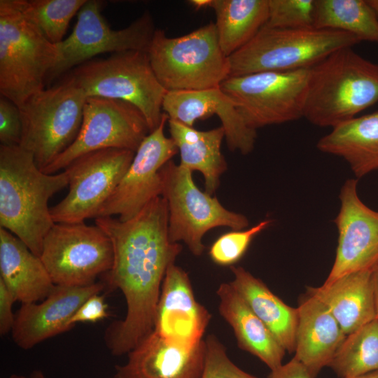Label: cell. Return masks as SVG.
<instances>
[{
    "label": "cell",
    "instance_id": "cell-1",
    "mask_svg": "<svg viewBox=\"0 0 378 378\" xmlns=\"http://www.w3.org/2000/svg\"><path fill=\"white\" fill-rule=\"evenodd\" d=\"M95 225L113 246V265L106 281L110 287L121 290L126 302L125 318L113 322L104 334L110 352L120 356L153 330L165 273L175 263L182 246L169 239L168 207L162 196L128 220L98 217Z\"/></svg>",
    "mask_w": 378,
    "mask_h": 378
},
{
    "label": "cell",
    "instance_id": "cell-2",
    "mask_svg": "<svg viewBox=\"0 0 378 378\" xmlns=\"http://www.w3.org/2000/svg\"><path fill=\"white\" fill-rule=\"evenodd\" d=\"M69 185L64 170L46 174L33 155L20 146L0 144V225L22 240L36 255L54 225L50 198Z\"/></svg>",
    "mask_w": 378,
    "mask_h": 378
},
{
    "label": "cell",
    "instance_id": "cell-3",
    "mask_svg": "<svg viewBox=\"0 0 378 378\" xmlns=\"http://www.w3.org/2000/svg\"><path fill=\"white\" fill-rule=\"evenodd\" d=\"M378 102V64L352 47L339 49L310 68L304 118L332 128Z\"/></svg>",
    "mask_w": 378,
    "mask_h": 378
},
{
    "label": "cell",
    "instance_id": "cell-4",
    "mask_svg": "<svg viewBox=\"0 0 378 378\" xmlns=\"http://www.w3.org/2000/svg\"><path fill=\"white\" fill-rule=\"evenodd\" d=\"M59 56L22 13L19 0H0V94L21 106L43 90Z\"/></svg>",
    "mask_w": 378,
    "mask_h": 378
},
{
    "label": "cell",
    "instance_id": "cell-5",
    "mask_svg": "<svg viewBox=\"0 0 378 378\" xmlns=\"http://www.w3.org/2000/svg\"><path fill=\"white\" fill-rule=\"evenodd\" d=\"M147 54L167 91L216 88L230 77L229 58L220 48L213 22L178 37L155 29Z\"/></svg>",
    "mask_w": 378,
    "mask_h": 378
},
{
    "label": "cell",
    "instance_id": "cell-6",
    "mask_svg": "<svg viewBox=\"0 0 378 378\" xmlns=\"http://www.w3.org/2000/svg\"><path fill=\"white\" fill-rule=\"evenodd\" d=\"M360 41L343 31L263 27L229 58L230 76L312 68L333 52Z\"/></svg>",
    "mask_w": 378,
    "mask_h": 378
},
{
    "label": "cell",
    "instance_id": "cell-7",
    "mask_svg": "<svg viewBox=\"0 0 378 378\" xmlns=\"http://www.w3.org/2000/svg\"><path fill=\"white\" fill-rule=\"evenodd\" d=\"M88 97L120 99L138 108L150 132L160 124L166 89L157 78L146 52L128 50L90 59L67 75Z\"/></svg>",
    "mask_w": 378,
    "mask_h": 378
},
{
    "label": "cell",
    "instance_id": "cell-8",
    "mask_svg": "<svg viewBox=\"0 0 378 378\" xmlns=\"http://www.w3.org/2000/svg\"><path fill=\"white\" fill-rule=\"evenodd\" d=\"M86 99L84 91L66 76L19 106L22 120L20 146L33 155L41 171L76 139Z\"/></svg>",
    "mask_w": 378,
    "mask_h": 378
},
{
    "label": "cell",
    "instance_id": "cell-9",
    "mask_svg": "<svg viewBox=\"0 0 378 378\" xmlns=\"http://www.w3.org/2000/svg\"><path fill=\"white\" fill-rule=\"evenodd\" d=\"M160 176L161 196L168 207L169 239L175 243L183 241L193 255L202 254V239L209 230L222 226L232 230L248 227L246 216L225 209L216 197L200 190L190 170L170 160L161 168Z\"/></svg>",
    "mask_w": 378,
    "mask_h": 378
},
{
    "label": "cell",
    "instance_id": "cell-10",
    "mask_svg": "<svg viewBox=\"0 0 378 378\" xmlns=\"http://www.w3.org/2000/svg\"><path fill=\"white\" fill-rule=\"evenodd\" d=\"M310 68L230 76L220 85L251 129L304 117Z\"/></svg>",
    "mask_w": 378,
    "mask_h": 378
},
{
    "label": "cell",
    "instance_id": "cell-11",
    "mask_svg": "<svg viewBox=\"0 0 378 378\" xmlns=\"http://www.w3.org/2000/svg\"><path fill=\"white\" fill-rule=\"evenodd\" d=\"M40 258L55 285L84 286L111 270L113 251L97 225L55 223L44 237Z\"/></svg>",
    "mask_w": 378,
    "mask_h": 378
},
{
    "label": "cell",
    "instance_id": "cell-12",
    "mask_svg": "<svg viewBox=\"0 0 378 378\" xmlns=\"http://www.w3.org/2000/svg\"><path fill=\"white\" fill-rule=\"evenodd\" d=\"M149 133L146 118L134 105L120 99L88 97L76 139L42 172L58 173L77 158L96 150L118 148L136 152Z\"/></svg>",
    "mask_w": 378,
    "mask_h": 378
},
{
    "label": "cell",
    "instance_id": "cell-13",
    "mask_svg": "<svg viewBox=\"0 0 378 378\" xmlns=\"http://www.w3.org/2000/svg\"><path fill=\"white\" fill-rule=\"evenodd\" d=\"M102 6L99 1L87 0L82 6L71 34L57 44V62L47 80H52L101 53L128 50L147 52L155 31L150 14L146 12L128 27L115 30L102 16Z\"/></svg>",
    "mask_w": 378,
    "mask_h": 378
},
{
    "label": "cell",
    "instance_id": "cell-14",
    "mask_svg": "<svg viewBox=\"0 0 378 378\" xmlns=\"http://www.w3.org/2000/svg\"><path fill=\"white\" fill-rule=\"evenodd\" d=\"M135 152L107 148L83 155L64 169L69 178L65 197L50 208L55 223H81L97 214L130 167Z\"/></svg>",
    "mask_w": 378,
    "mask_h": 378
},
{
    "label": "cell",
    "instance_id": "cell-15",
    "mask_svg": "<svg viewBox=\"0 0 378 378\" xmlns=\"http://www.w3.org/2000/svg\"><path fill=\"white\" fill-rule=\"evenodd\" d=\"M169 119L163 113L160 125L143 140L134 158L97 218L118 216L122 221L136 216L162 194L160 169L178 151L164 128Z\"/></svg>",
    "mask_w": 378,
    "mask_h": 378
},
{
    "label": "cell",
    "instance_id": "cell-16",
    "mask_svg": "<svg viewBox=\"0 0 378 378\" xmlns=\"http://www.w3.org/2000/svg\"><path fill=\"white\" fill-rule=\"evenodd\" d=\"M357 186V178H349L341 188L340 207L334 220L337 247L324 283L351 272L372 270L378 265V211L361 201Z\"/></svg>",
    "mask_w": 378,
    "mask_h": 378
},
{
    "label": "cell",
    "instance_id": "cell-17",
    "mask_svg": "<svg viewBox=\"0 0 378 378\" xmlns=\"http://www.w3.org/2000/svg\"><path fill=\"white\" fill-rule=\"evenodd\" d=\"M211 318L195 299L188 273L175 263L165 273L153 330L165 340L191 349L198 345Z\"/></svg>",
    "mask_w": 378,
    "mask_h": 378
},
{
    "label": "cell",
    "instance_id": "cell-18",
    "mask_svg": "<svg viewBox=\"0 0 378 378\" xmlns=\"http://www.w3.org/2000/svg\"><path fill=\"white\" fill-rule=\"evenodd\" d=\"M104 288L100 282L84 286L55 285L42 302L22 304L15 315L13 341L18 347L29 349L70 330L71 320L78 308Z\"/></svg>",
    "mask_w": 378,
    "mask_h": 378
},
{
    "label": "cell",
    "instance_id": "cell-19",
    "mask_svg": "<svg viewBox=\"0 0 378 378\" xmlns=\"http://www.w3.org/2000/svg\"><path fill=\"white\" fill-rule=\"evenodd\" d=\"M162 111L169 119L192 127L197 120L216 115L225 130L226 143L231 151L246 155L254 148L256 130L246 124L234 102L220 86L199 90L167 91Z\"/></svg>",
    "mask_w": 378,
    "mask_h": 378
},
{
    "label": "cell",
    "instance_id": "cell-20",
    "mask_svg": "<svg viewBox=\"0 0 378 378\" xmlns=\"http://www.w3.org/2000/svg\"><path fill=\"white\" fill-rule=\"evenodd\" d=\"M127 354V362L115 366L114 378H201L205 342L188 349L153 330Z\"/></svg>",
    "mask_w": 378,
    "mask_h": 378
},
{
    "label": "cell",
    "instance_id": "cell-21",
    "mask_svg": "<svg viewBox=\"0 0 378 378\" xmlns=\"http://www.w3.org/2000/svg\"><path fill=\"white\" fill-rule=\"evenodd\" d=\"M295 356L315 378L329 366L346 335L328 307L307 293L298 307Z\"/></svg>",
    "mask_w": 378,
    "mask_h": 378
},
{
    "label": "cell",
    "instance_id": "cell-22",
    "mask_svg": "<svg viewBox=\"0 0 378 378\" xmlns=\"http://www.w3.org/2000/svg\"><path fill=\"white\" fill-rule=\"evenodd\" d=\"M0 279L22 304L45 299L55 286L41 258L0 227Z\"/></svg>",
    "mask_w": 378,
    "mask_h": 378
},
{
    "label": "cell",
    "instance_id": "cell-23",
    "mask_svg": "<svg viewBox=\"0 0 378 378\" xmlns=\"http://www.w3.org/2000/svg\"><path fill=\"white\" fill-rule=\"evenodd\" d=\"M372 270L351 272L318 287H307V293L323 302L346 335L375 319Z\"/></svg>",
    "mask_w": 378,
    "mask_h": 378
},
{
    "label": "cell",
    "instance_id": "cell-24",
    "mask_svg": "<svg viewBox=\"0 0 378 378\" xmlns=\"http://www.w3.org/2000/svg\"><path fill=\"white\" fill-rule=\"evenodd\" d=\"M216 294L220 314L232 328L238 346L258 358L271 371L281 366L286 350L231 284H220Z\"/></svg>",
    "mask_w": 378,
    "mask_h": 378
},
{
    "label": "cell",
    "instance_id": "cell-25",
    "mask_svg": "<svg viewBox=\"0 0 378 378\" xmlns=\"http://www.w3.org/2000/svg\"><path fill=\"white\" fill-rule=\"evenodd\" d=\"M317 148L343 158L356 178L378 169V111L354 117L321 138Z\"/></svg>",
    "mask_w": 378,
    "mask_h": 378
},
{
    "label": "cell",
    "instance_id": "cell-26",
    "mask_svg": "<svg viewBox=\"0 0 378 378\" xmlns=\"http://www.w3.org/2000/svg\"><path fill=\"white\" fill-rule=\"evenodd\" d=\"M170 138L180 153L179 165L191 172L198 171L204 179L205 192L212 195L220 185V177L227 164L221 153L225 130L220 126L200 131L183 123L168 119Z\"/></svg>",
    "mask_w": 378,
    "mask_h": 378
},
{
    "label": "cell",
    "instance_id": "cell-27",
    "mask_svg": "<svg viewBox=\"0 0 378 378\" xmlns=\"http://www.w3.org/2000/svg\"><path fill=\"white\" fill-rule=\"evenodd\" d=\"M230 282L254 314L288 353L295 351L298 308L284 303L259 279L242 267L231 266Z\"/></svg>",
    "mask_w": 378,
    "mask_h": 378
},
{
    "label": "cell",
    "instance_id": "cell-28",
    "mask_svg": "<svg viewBox=\"0 0 378 378\" xmlns=\"http://www.w3.org/2000/svg\"><path fill=\"white\" fill-rule=\"evenodd\" d=\"M223 52L230 57L248 43L266 24L268 0H210Z\"/></svg>",
    "mask_w": 378,
    "mask_h": 378
},
{
    "label": "cell",
    "instance_id": "cell-29",
    "mask_svg": "<svg viewBox=\"0 0 378 378\" xmlns=\"http://www.w3.org/2000/svg\"><path fill=\"white\" fill-rule=\"evenodd\" d=\"M313 26L378 43V20L367 0H315Z\"/></svg>",
    "mask_w": 378,
    "mask_h": 378
},
{
    "label": "cell",
    "instance_id": "cell-30",
    "mask_svg": "<svg viewBox=\"0 0 378 378\" xmlns=\"http://www.w3.org/2000/svg\"><path fill=\"white\" fill-rule=\"evenodd\" d=\"M328 367L342 378L378 371V321L346 335Z\"/></svg>",
    "mask_w": 378,
    "mask_h": 378
},
{
    "label": "cell",
    "instance_id": "cell-31",
    "mask_svg": "<svg viewBox=\"0 0 378 378\" xmlns=\"http://www.w3.org/2000/svg\"><path fill=\"white\" fill-rule=\"evenodd\" d=\"M24 15L52 43L64 40L69 24L87 0H19Z\"/></svg>",
    "mask_w": 378,
    "mask_h": 378
},
{
    "label": "cell",
    "instance_id": "cell-32",
    "mask_svg": "<svg viewBox=\"0 0 378 378\" xmlns=\"http://www.w3.org/2000/svg\"><path fill=\"white\" fill-rule=\"evenodd\" d=\"M271 223L272 220L267 219L251 227L232 230L220 235L209 249L211 260L221 266H232L243 257L253 238Z\"/></svg>",
    "mask_w": 378,
    "mask_h": 378
},
{
    "label": "cell",
    "instance_id": "cell-33",
    "mask_svg": "<svg viewBox=\"0 0 378 378\" xmlns=\"http://www.w3.org/2000/svg\"><path fill=\"white\" fill-rule=\"evenodd\" d=\"M269 17L264 27L277 29L314 27L315 0H268Z\"/></svg>",
    "mask_w": 378,
    "mask_h": 378
},
{
    "label": "cell",
    "instance_id": "cell-34",
    "mask_svg": "<svg viewBox=\"0 0 378 378\" xmlns=\"http://www.w3.org/2000/svg\"><path fill=\"white\" fill-rule=\"evenodd\" d=\"M205 360L201 378H260L237 366L228 357L225 346L214 335L204 340Z\"/></svg>",
    "mask_w": 378,
    "mask_h": 378
},
{
    "label": "cell",
    "instance_id": "cell-35",
    "mask_svg": "<svg viewBox=\"0 0 378 378\" xmlns=\"http://www.w3.org/2000/svg\"><path fill=\"white\" fill-rule=\"evenodd\" d=\"M22 120L19 106L8 98L0 97V142L4 146H20Z\"/></svg>",
    "mask_w": 378,
    "mask_h": 378
},
{
    "label": "cell",
    "instance_id": "cell-36",
    "mask_svg": "<svg viewBox=\"0 0 378 378\" xmlns=\"http://www.w3.org/2000/svg\"><path fill=\"white\" fill-rule=\"evenodd\" d=\"M104 298V295L99 293L90 297L76 311L71 320V325L74 327L80 322L94 323L108 316V305Z\"/></svg>",
    "mask_w": 378,
    "mask_h": 378
},
{
    "label": "cell",
    "instance_id": "cell-37",
    "mask_svg": "<svg viewBox=\"0 0 378 378\" xmlns=\"http://www.w3.org/2000/svg\"><path fill=\"white\" fill-rule=\"evenodd\" d=\"M16 302L11 291L0 279V334L5 335L11 332L15 315L13 312V304Z\"/></svg>",
    "mask_w": 378,
    "mask_h": 378
},
{
    "label": "cell",
    "instance_id": "cell-38",
    "mask_svg": "<svg viewBox=\"0 0 378 378\" xmlns=\"http://www.w3.org/2000/svg\"><path fill=\"white\" fill-rule=\"evenodd\" d=\"M269 378H314L295 358L271 371Z\"/></svg>",
    "mask_w": 378,
    "mask_h": 378
},
{
    "label": "cell",
    "instance_id": "cell-39",
    "mask_svg": "<svg viewBox=\"0 0 378 378\" xmlns=\"http://www.w3.org/2000/svg\"><path fill=\"white\" fill-rule=\"evenodd\" d=\"M372 280L374 304L375 310V318L378 321V265L372 270Z\"/></svg>",
    "mask_w": 378,
    "mask_h": 378
},
{
    "label": "cell",
    "instance_id": "cell-40",
    "mask_svg": "<svg viewBox=\"0 0 378 378\" xmlns=\"http://www.w3.org/2000/svg\"><path fill=\"white\" fill-rule=\"evenodd\" d=\"M189 3L196 8H203L209 7L210 0H192Z\"/></svg>",
    "mask_w": 378,
    "mask_h": 378
},
{
    "label": "cell",
    "instance_id": "cell-41",
    "mask_svg": "<svg viewBox=\"0 0 378 378\" xmlns=\"http://www.w3.org/2000/svg\"><path fill=\"white\" fill-rule=\"evenodd\" d=\"M378 20V0H367Z\"/></svg>",
    "mask_w": 378,
    "mask_h": 378
},
{
    "label": "cell",
    "instance_id": "cell-42",
    "mask_svg": "<svg viewBox=\"0 0 378 378\" xmlns=\"http://www.w3.org/2000/svg\"><path fill=\"white\" fill-rule=\"evenodd\" d=\"M30 378H47L43 372L39 370H34L30 376Z\"/></svg>",
    "mask_w": 378,
    "mask_h": 378
},
{
    "label": "cell",
    "instance_id": "cell-43",
    "mask_svg": "<svg viewBox=\"0 0 378 378\" xmlns=\"http://www.w3.org/2000/svg\"><path fill=\"white\" fill-rule=\"evenodd\" d=\"M352 378H378V371H374L365 374L352 377Z\"/></svg>",
    "mask_w": 378,
    "mask_h": 378
},
{
    "label": "cell",
    "instance_id": "cell-44",
    "mask_svg": "<svg viewBox=\"0 0 378 378\" xmlns=\"http://www.w3.org/2000/svg\"><path fill=\"white\" fill-rule=\"evenodd\" d=\"M9 378H27L23 375L12 374Z\"/></svg>",
    "mask_w": 378,
    "mask_h": 378
}]
</instances>
